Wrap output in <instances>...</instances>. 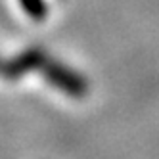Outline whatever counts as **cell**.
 <instances>
[{
  "mask_svg": "<svg viewBox=\"0 0 159 159\" xmlns=\"http://www.w3.org/2000/svg\"><path fill=\"white\" fill-rule=\"evenodd\" d=\"M42 77L52 86H56L63 94H69L73 98H83L88 94V81L86 79L83 75H79L77 71H73L71 67H67L61 61L54 60V58L44 67Z\"/></svg>",
  "mask_w": 159,
  "mask_h": 159,
  "instance_id": "obj_1",
  "label": "cell"
},
{
  "mask_svg": "<svg viewBox=\"0 0 159 159\" xmlns=\"http://www.w3.org/2000/svg\"><path fill=\"white\" fill-rule=\"evenodd\" d=\"M19 4H21V10H23L31 19L42 21L48 14V8H46L44 0H19Z\"/></svg>",
  "mask_w": 159,
  "mask_h": 159,
  "instance_id": "obj_2",
  "label": "cell"
},
{
  "mask_svg": "<svg viewBox=\"0 0 159 159\" xmlns=\"http://www.w3.org/2000/svg\"><path fill=\"white\" fill-rule=\"evenodd\" d=\"M0 65H2V58H0Z\"/></svg>",
  "mask_w": 159,
  "mask_h": 159,
  "instance_id": "obj_3",
  "label": "cell"
}]
</instances>
